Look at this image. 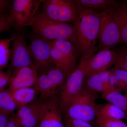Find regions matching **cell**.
<instances>
[{
    "label": "cell",
    "instance_id": "obj_15",
    "mask_svg": "<svg viewBox=\"0 0 127 127\" xmlns=\"http://www.w3.org/2000/svg\"><path fill=\"white\" fill-rule=\"evenodd\" d=\"M117 54L114 50L104 49L94 55L89 60L87 67V75L107 70L114 65Z\"/></svg>",
    "mask_w": 127,
    "mask_h": 127
},
{
    "label": "cell",
    "instance_id": "obj_26",
    "mask_svg": "<svg viewBox=\"0 0 127 127\" xmlns=\"http://www.w3.org/2000/svg\"><path fill=\"white\" fill-rule=\"evenodd\" d=\"M118 81L120 92L124 91L127 94V72L120 69L112 68Z\"/></svg>",
    "mask_w": 127,
    "mask_h": 127
},
{
    "label": "cell",
    "instance_id": "obj_23",
    "mask_svg": "<svg viewBox=\"0 0 127 127\" xmlns=\"http://www.w3.org/2000/svg\"><path fill=\"white\" fill-rule=\"evenodd\" d=\"M13 37L10 39H0V70L7 65L10 59V44Z\"/></svg>",
    "mask_w": 127,
    "mask_h": 127
},
{
    "label": "cell",
    "instance_id": "obj_24",
    "mask_svg": "<svg viewBox=\"0 0 127 127\" xmlns=\"http://www.w3.org/2000/svg\"><path fill=\"white\" fill-rule=\"evenodd\" d=\"M114 50L117 54V58L114 68L127 72V46L124 45Z\"/></svg>",
    "mask_w": 127,
    "mask_h": 127
},
{
    "label": "cell",
    "instance_id": "obj_1",
    "mask_svg": "<svg viewBox=\"0 0 127 127\" xmlns=\"http://www.w3.org/2000/svg\"><path fill=\"white\" fill-rule=\"evenodd\" d=\"M78 42V50L82 56H92L97 51L96 47L100 30L99 13L77 7L73 24Z\"/></svg>",
    "mask_w": 127,
    "mask_h": 127
},
{
    "label": "cell",
    "instance_id": "obj_33",
    "mask_svg": "<svg viewBox=\"0 0 127 127\" xmlns=\"http://www.w3.org/2000/svg\"><path fill=\"white\" fill-rule=\"evenodd\" d=\"M8 1L5 0H0V16L4 15L3 12L7 6Z\"/></svg>",
    "mask_w": 127,
    "mask_h": 127
},
{
    "label": "cell",
    "instance_id": "obj_27",
    "mask_svg": "<svg viewBox=\"0 0 127 127\" xmlns=\"http://www.w3.org/2000/svg\"><path fill=\"white\" fill-rule=\"evenodd\" d=\"M64 123L65 127H95L93 124L77 119H66Z\"/></svg>",
    "mask_w": 127,
    "mask_h": 127
},
{
    "label": "cell",
    "instance_id": "obj_20",
    "mask_svg": "<svg viewBox=\"0 0 127 127\" xmlns=\"http://www.w3.org/2000/svg\"><path fill=\"white\" fill-rule=\"evenodd\" d=\"M84 86L91 91L101 94L112 91L103 84L98 72L87 75L84 81Z\"/></svg>",
    "mask_w": 127,
    "mask_h": 127
},
{
    "label": "cell",
    "instance_id": "obj_5",
    "mask_svg": "<svg viewBox=\"0 0 127 127\" xmlns=\"http://www.w3.org/2000/svg\"><path fill=\"white\" fill-rule=\"evenodd\" d=\"M48 42L55 65L67 76L77 66V62L80 54L79 51L69 41L57 40Z\"/></svg>",
    "mask_w": 127,
    "mask_h": 127
},
{
    "label": "cell",
    "instance_id": "obj_28",
    "mask_svg": "<svg viewBox=\"0 0 127 127\" xmlns=\"http://www.w3.org/2000/svg\"><path fill=\"white\" fill-rule=\"evenodd\" d=\"M13 26V22L10 15L0 16V33L6 31Z\"/></svg>",
    "mask_w": 127,
    "mask_h": 127
},
{
    "label": "cell",
    "instance_id": "obj_4",
    "mask_svg": "<svg viewBox=\"0 0 127 127\" xmlns=\"http://www.w3.org/2000/svg\"><path fill=\"white\" fill-rule=\"evenodd\" d=\"M92 56H82L76 68L67 77L58 97L63 113H64L73 99L84 87L87 65Z\"/></svg>",
    "mask_w": 127,
    "mask_h": 127
},
{
    "label": "cell",
    "instance_id": "obj_12",
    "mask_svg": "<svg viewBox=\"0 0 127 127\" xmlns=\"http://www.w3.org/2000/svg\"><path fill=\"white\" fill-rule=\"evenodd\" d=\"M11 48L10 67L13 71L33 64L31 49L22 35L13 36Z\"/></svg>",
    "mask_w": 127,
    "mask_h": 127
},
{
    "label": "cell",
    "instance_id": "obj_8",
    "mask_svg": "<svg viewBox=\"0 0 127 127\" xmlns=\"http://www.w3.org/2000/svg\"><path fill=\"white\" fill-rule=\"evenodd\" d=\"M112 8L98 12L100 26L97 50L111 49L122 43L120 31L113 16Z\"/></svg>",
    "mask_w": 127,
    "mask_h": 127
},
{
    "label": "cell",
    "instance_id": "obj_35",
    "mask_svg": "<svg viewBox=\"0 0 127 127\" xmlns=\"http://www.w3.org/2000/svg\"></svg>",
    "mask_w": 127,
    "mask_h": 127
},
{
    "label": "cell",
    "instance_id": "obj_17",
    "mask_svg": "<svg viewBox=\"0 0 127 127\" xmlns=\"http://www.w3.org/2000/svg\"><path fill=\"white\" fill-rule=\"evenodd\" d=\"M9 91L18 108L36 100L35 97L37 93L33 87L22 88Z\"/></svg>",
    "mask_w": 127,
    "mask_h": 127
},
{
    "label": "cell",
    "instance_id": "obj_11",
    "mask_svg": "<svg viewBox=\"0 0 127 127\" xmlns=\"http://www.w3.org/2000/svg\"><path fill=\"white\" fill-rule=\"evenodd\" d=\"M41 101L40 119L37 127H65L58 95Z\"/></svg>",
    "mask_w": 127,
    "mask_h": 127
},
{
    "label": "cell",
    "instance_id": "obj_25",
    "mask_svg": "<svg viewBox=\"0 0 127 127\" xmlns=\"http://www.w3.org/2000/svg\"><path fill=\"white\" fill-rule=\"evenodd\" d=\"M97 124L98 127H127V124L122 120L109 118L98 114Z\"/></svg>",
    "mask_w": 127,
    "mask_h": 127
},
{
    "label": "cell",
    "instance_id": "obj_19",
    "mask_svg": "<svg viewBox=\"0 0 127 127\" xmlns=\"http://www.w3.org/2000/svg\"><path fill=\"white\" fill-rule=\"evenodd\" d=\"M98 114L109 118L127 121V114L118 107L110 103L100 104Z\"/></svg>",
    "mask_w": 127,
    "mask_h": 127
},
{
    "label": "cell",
    "instance_id": "obj_21",
    "mask_svg": "<svg viewBox=\"0 0 127 127\" xmlns=\"http://www.w3.org/2000/svg\"><path fill=\"white\" fill-rule=\"evenodd\" d=\"M101 98L118 107L127 115V98L120 92L116 91L107 92L102 94Z\"/></svg>",
    "mask_w": 127,
    "mask_h": 127
},
{
    "label": "cell",
    "instance_id": "obj_31",
    "mask_svg": "<svg viewBox=\"0 0 127 127\" xmlns=\"http://www.w3.org/2000/svg\"><path fill=\"white\" fill-rule=\"evenodd\" d=\"M10 115L0 110V127H6Z\"/></svg>",
    "mask_w": 127,
    "mask_h": 127
},
{
    "label": "cell",
    "instance_id": "obj_6",
    "mask_svg": "<svg viewBox=\"0 0 127 127\" xmlns=\"http://www.w3.org/2000/svg\"><path fill=\"white\" fill-rule=\"evenodd\" d=\"M67 77L56 66L39 74L36 83L33 87L39 94V99L47 100L58 95Z\"/></svg>",
    "mask_w": 127,
    "mask_h": 127
},
{
    "label": "cell",
    "instance_id": "obj_7",
    "mask_svg": "<svg viewBox=\"0 0 127 127\" xmlns=\"http://www.w3.org/2000/svg\"><path fill=\"white\" fill-rule=\"evenodd\" d=\"M42 13L52 20L69 24L75 23L77 15V6L75 0H42Z\"/></svg>",
    "mask_w": 127,
    "mask_h": 127
},
{
    "label": "cell",
    "instance_id": "obj_10",
    "mask_svg": "<svg viewBox=\"0 0 127 127\" xmlns=\"http://www.w3.org/2000/svg\"><path fill=\"white\" fill-rule=\"evenodd\" d=\"M29 47L32 55L33 64L39 75L55 66L48 41L34 33V35L30 39Z\"/></svg>",
    "mask_w": 127,
    "mask_h": 127
},
{
    "label": "cell",
    "instance_id": "obj_30",
    "mask_svg": "<svg viewBox=\"0 0 127 127\" xmlns=\"http://www.w3.org/2000/svg\"><path fill=\"white\" fill-rule=\"evenodd\" d=\"M100 76V79L103 85L107 88L109 90L113 91L110 88L109 86V76L110 71L107 70L103 71L98 72Z\"/></svg>",
    "mask_w": 127,
    "mask_h": 127
},
{
    "label": "cell",
    "instance_id": "obj_16",
    "mask_svg": "<svg viewBox=\"0 0 127 127\" xmlns=\"http://www.w3.org/2000/svg\"><path fill=\"white\" fill-rule=\"evenodd\" d=\"M111 11L120 31L122 43L127 46V4L124 2H117Z\"/></svg>",
    "mask_w": 127,
    "mask_h": 127
},
{
    "label": "cell",
    "instance_id": "obj_13",
    "mask_svg": "<svg viewBox=\"0 0 127 127\" xmlns=\"http://www.w3.org/2000/svg\"><path fill=\"white\" fill-rule=\"evenodd\" d=\"M38 75L34 65L16 69L12 74L8 90L33 87L36 83Z\"/></svg>",
    "mask_w": 127,
    "mask_h": 127
},
{
    "label": "cell",
    "instance_id": "obj_2",
    "mask_svg": "<svg viewBox=\"0 0 127 127\" xmlns=\"http://www.w3.org/2000/svg\"><path fill=\"white\" fill-rule=\"evenodd\" d=\"M29 26L32 28L34 34L46 41H69L78 49L77 39L73 24L52 20L39 12Z\"/></svg>",
    "mask_w": 127,
    "mask_h": 127
},
{
    "label": "cell",
    "instance_id": "obj_34",
    "mask_svg": "<svg viewBox=\"0 0 127 127\" xmlns=\"http://www.w3.org/2000/svg\"><path fill=\"white\" fill-rule=\"evenodd\" d=\"M127 98V94H126L125 95Z\"/></svg>",
    "mask_w": 127,
    "mask_h": 127
},
{
    "label": "cell",
    "instance_id": "obj_9",
    "mask_svg": "<svg viewBox=\"0 0 127 127\" xmlns=\"http://www.w3.org/2000/svg\"><path fill=\"white\" fill-rule=\"evenodd\" d=\"M41 0H15L10 16L13 25L18 31L29 26L37 13Z\"/></svg>",
    "mask_w": 127,
    "mask_h": 127
},
{
    "label": "cell",
    "instance_id": "obj_32",
    "mask_svg": "<svg viewBox=\"0 0 127 127\" xmlns=\"http://www.w3.org/2000/svg\"><path fill=\"white\" fill-rule=\"evenodd\" d=\"M6 127H20L15 115L10 116Z\"/></svg>",
    "mask_w": 127,
    "mask_h": 127
},
{
    "label": "cell",
    "instance_id": "obj_14",
    "mask_svg": "<svg viewBox=\"0 0 127 127\" xmlns=\"http://www.w3.org/2000/svg\"><path fill=\"white\" fill-rule=\"evenodd\" d=\"M41 100H36L18 108L15 115L20 127H37L40 119Z\"/></svg>",
    "mask_w": 127,
    "mask_h": 127
},
{
    "label": "cell",
    "instance_id": "obj_3",
    "mask_svg": "<svg viewBox=\"0 0 127 127\" xmlns=\"http://www.w3.org/2000/svg\"><path fill=\"white\" fill-rule=\"evenodd\" d=\"M98 97L97 93L84 86L64 113L65 119L83 120L94 125L97 124L100 105L96 103Z\"/></svg>",
    "mask_w": 127,
    "mask_h": 127
},
{
    "label": "cell",
    "instance_id": "obj_22",
    "mask_svg": "<svg viewBox=\"0 0 127 127\" xmlns=\"http://www.w3.org/2000/svg\"><path fill=\"white\" fill-rule=\"evenodd\" d=\"M10 92L4 89L0 91V110L11 115L17 108Z\"/></svg>",
    "mask_w": 127,
    "mask_h": 127
},
{
    "label": "cell",
    "instance_id": "obj_29",
    "mask_svg": "<svg viewBox=\"0 0 127 127\" xmlns=\"http://www.w3.org/2000/svg\"><path fill=\"white\" fill-rule=\"evenodd\" d=\"M11 75L10 72H5L0 70V91L4 90L5 87L9 84Z\"/></svg>",
    "mask_w": 127,
    "mask_h": 127
},
{
    "label": "cell",
    "instance_id": "obj_18",
    "mask_svg": "<svg viewBox=\"0 0 127 127\" xmlns=\"http://www.w3.org/2000/svg\"><path fill=\"white\" fill-rule=\"evenodd\" d=\"M75 1L79 8L96 12L100 11V12L111 9L117 2L113 0H77Z\"/></svg>",
    "mask_w": 127,
    "mask_h": 127
}]
</instances>
